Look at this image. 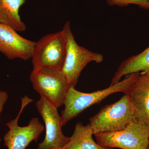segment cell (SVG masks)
<instances>
[{
	"label": "cell",
	"mask_w": 149,
	"mask_h": 149,
	"mask_svg": "<svg viewBox=\"0 0 149 149\" xmlns=\"http://www.w3.org/2000/svg\"><path fill=\"white\" fill-rule=\"evenodd\" d=\"M140 72L127 75L125 79L110 85L106 89L91 93H85L70 87L65 101L64 109L61 111L63 126L77 117L82 112L93 105L100 103L108 97L114 93L127 94L129 89Z\"/></svg>",
	"instance_id": "cell-1"
},
{
	"label": "cell",
	"mask_w": 149,
	"mask_h": 149,
	"mask_svg": "<svg viewBox=\"0 0 149 149\" xmlns=\"http://www.w3.org/2000/svg\"><path fill=\"white\" fill-rule=\"evenodd\" d=\"M138 120L136 112L127 94L118 101L107 105L90 118V125L94 134L123 130Z\"/></svg>",
	"instance_id": "cell-2"
},
{
	"label": "cell",
	"mask_w": 149,
	"mask_h": 149,
	"mask_svg": "<svg viewBox=\"0 0 149 149\" xmlns=\"http://www.w3.org/2000/svg\"><path fill=\"white\" fill-rule=\"evenodd\" d=\"M30 80L41 97L57 108L64 105L71 87L61 70L45 67L33 68Z\"/></svg>",
	"instance_id": "cell-3"
},
{
	"label": "cell",
	"mask_w": 149,
	"mask_h": 149,
	"mask_svg": "<svg viewBox=\"0 0 149 149\" xmlns=\"http://www.w3.org/2000/svg\"><path fill=\"white\" fill-rule=\"evenodd\" d=\"M67 47L66 36L63 29L42 37L35 43L32 52L33 68L45 67L61 70Z\"/></svg>",
	"instance_id": "cell-4"
},
{
	"label": "cell",
	"mask_w": 149,
	"mask_h": 149,
	"mask_svg": "<svg viewBox=\"0 0 149 149\" xmlns=\"http://www.w3.org/2000/svg\"><path fill=\"white\" fill-rule=\"evenodd\" d=\"M63 30L65 32L67 47L65 60L61 70L66 76L70 87L75 88L80 74L88 63L95 61L99 63L103 61L102 55L93 52L77 44L68 21Z\"/></svg>",
	"instance_id": "cell-5"
},
{
	"label": "cell",
	"mask_w": 149,
	"mask_h": 149,
	"mask_svg": "<svg viewBox=\"0 0 149 149\" xmlns=\"http://www.w3.org/2000/svg\"><path fill=\"white\" fill-rule=\"evenodd\" d=\"M97 143L105 147L121 149H147L149 146V125L139 120L123 130L94 134Z\"/></svg>",
	"instance_id": "cell-6"
},
{
	"label": "cell",
	"mask_w": 149,
	"mask_h": 149,
	"mask_svg": "<svg viewBox=\"0 0 149 149\" xmlns=\"http://www.w3.org/2000/svg\"><path fill=\"white\" fill-rule=\"evenodd\" d=\"M21 108L17 117L6 124L9 130L3 136L4 145L8 149H25L32 141L37 142L45 130L39 118H33L27 126L18 125V120L24 108L33 102L27 96L21 98Z\"/></svg>",
	"instance_id": "cell-7"
},
{
	"label": "cell",
	"mask_w": 149,
	"mask_h": 149,
	"mask_svg": "<svg viewBox=\"0 0 149 149\" xmlns=\"http://www.w3.org/2000/svg\"><path fill=\"white\" fill-rule=\"evenodd\" d=\"M36 106L46 128L45 139L36 149H62L69 141V137L63 133L61 117L57 108L42 97L37 101Z\"/></svg>",
	"instance_id": "cell-8"
},
{
	"label": "cell",
	"mask_w": 149,
	"mask_h": 149,
	"mask_svg": "<svg viewBox=\"0 0 149 149\" xmlns=\"http://www.w3.org/2000/svg\"><path fill=\"white\" fill-rule=\"evenodd\" d=\"M35 43L22 37L9 26L0 24V52L9 59H31Z\"/></svg>",
	"instance_id": "cell-9"
},
{
	"label": "cell",
	"mask_w": 149,
	"mask_h": 149,
	"mask_svg": "<svg viewBox=\"0 0 149 149\" xmlns=\"http://www.w3.org/2000/svg\"><path fill=\"white\" fill-rule=\"evenodd\" d=\"M127 95L137 120L149 125V72H140Z\"/></svg>",
	"instance_id": "cell-10"
},
{
	"label": "cell",
	"mask_w": 149,
	"mask_h": 149,
	"mask_svg": "<svg viewBox=\"0 0 149 149\" xmlns=\"http://www.w3.org/2000/svg\"><path fill=\"white\" fill-rule=\"evenodd\" d=\"M141 72H149V47L141 53L123 61L112 79L111 85L119 82L123 76Z\"/></svg>",
	"instance_id": "cell-11"
},
{
	"label": "cell",
	"mask_w": 149,
	"mask_h": 149,
	"mask_svg": "<svg viewBox=\"0 0 149 149\" xmlns=\"http://www.w3.org/2000/svg\"><path fill=\"white\" fill-rule=\"evenodd\" d=\"M27 0H0V24L24 32L26 26L22 20L19 9Z\"/></svg>",
	"instance_id": "cell-12"
},
{
	"label": "cell",
	"mask_w": 149,
	"mask_h": 149,
	"mask_svg": "<svg viewBox=\"0 0 149 149\" xmlns=\"http://www.w3.org/2000/svg\"><path fill=\"white\" fill-rule=\"evenodd\" d=\"M94 135L90 124L84 125L81 122L76 123L72 136L62 149H113L102 146L94 141Z\"/></svg>",
	"instance_id": "cell-13"
},
{
	"label": "cell",
	"mask_w": 149,
	"mask_h": 149,
	"mask_svg": "<svg viewBox=\"0 0 149 149\" xmlns=\"http://www.w3.org/2000/svg\"><path fill=\"white\" fill-rule=\"evenodd\" d=\"M110 6H127L130 4H135L144 9L149 10V0H106Z\"/></svg>",
	"instance_id": "cell-14"
},
{
	"label": "cell",
	"mask_w": 149,
	"mask_h": 149,
	"mask_svg": "<svg viewBox=\"0 0 149 149\" xmlns=\"http://www.w3.org/2000/svg\"><path fill=\"white\" fill-rule=\"evenodd\" d=\"M8 98V94L6 92L3 91H0V115L3 110L4 106ZM1 141L0 136V143Z\"/></svg>",
	"instance_id": "cell-15"
},
{
	"label": "cell",
	"mask_w": 149,
	"mask_h": 149,
	"mask_svg": "<svg viewBox=\"0 0 149 149\" xmlns=\"http://www.w3.org/2000/svg\"><path fill=\"white\" fill-rule=\"evenodd\" d=\"M147 149H149V147H148V148H147Z\"/></svg>",
	"instance_id": "cell-16"
},
{
	"label": "cell",
	"mask_w": 149,
	"mask_h": 149,
	"mask_svg": "<svg viewBox=\"0 0 149 149\" xmlns=\"http://www.w3.org/2000/svg\"></svg>",
	"instance_id": "cell-17"
}]
</instances>
